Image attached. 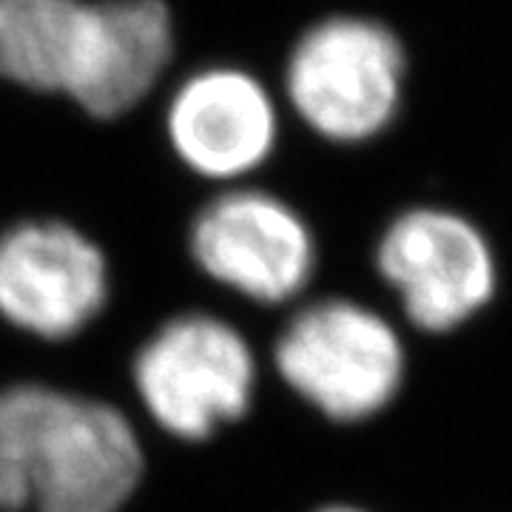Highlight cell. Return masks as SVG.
I'll return each mask as SVG.
<instances>
[{"instance_id":"cell-1","label":"cell","mask_w":512,"mask_h":512,"mask_svg":"<svg viewBox=\"0 0 512 512\" xmlns=\"http://www.w3.org/2000/svg\"><path fill=\"white\" fill-rule=\"evenodd\" d=\"M171 55L163 0H0V80L63 94L97 120L146 100Z\"/></svg>"},{"instance_id":"cell-2","label":"cell","mask_w":512,"mask_h":512,"mask_svg":"<svg viewBox=\"0 0 512 512\" xmlns=\"http://www.w3.org/2000/svg\"><path fill=\"white\" fill-rule=\"evenodd\" d=\"M143 476L131 421L46 384L0 390V510L120 512Z\"/></svg>"},{"instance_id":"cell-3","label":"cell","mask_w":512,"mask_h":512,"mask_svg":"<svg viewBox=\"0 0 512 512\" xmlns=\"http://www.w3.org/2000/svg\"><path fill=\"white\" fill-rule=\"evenodd\" d=\"M404 72L402 40L384 23L336 15L296 40L285 66V94L319 137L365 143L393 123Z\"/></svg>"},{"instance_id":"cell-4","label":"cell","mask_w":512,"mask_h":512,"mask_svg":"<svg viewBox=\"0 0 512 512\" xmlns=\"http://www.w3.org/2000/svg\"><path fill=\"white\" fill-rule=\"evenodd\" d=\"M134 384L165 433L202 441L245 416L256 384L248 342L228 322L185 313L165 322L134 359Z\"/></svg>"},{"instance_id":"cell-5","label":"cell","mask_w":512,"mask_h":512,"mask_svg":"<svg viewBox=\"0 0 512 512\" xmlns=\"http://www.w3.org/2000/svg\"><path fill=\"white\" fill-rule=\"evenodd\" d=\"M276 367L305 402L336 421L379 413L402 384L404 353L379 313L348 299H325L282 330Z\"/></svg>"},{"instance_id":"cell-6","label":"cell","mask_w":512,"mask_h":512,"mask_svg":"<svg viewBox=\"0 0 512 512\" xmlns=\"http://www.w3.org/2000/svg\"><path fill=\"white\" fill-rule=\"evenodd\" d=\"M109 299V265L66 222L29 220L0 231V319L46 342L89 328Z\"/></svg>"},{"instance_id":"cell-7","label":"cell","mask_w":512,"mask_h":512,"mask_svg":"<svg viewBox=\"0 0 512 512\" xmlns=\"http://www.w3.org/2000/svg\"><path fill=\"white\" fill-rule=\"evenodd\" d=\"M188 245L202 274L265 305L296 296L316 265L311 228L265 191H228L208 202Z\"/></svg>"},{"instance_id":"cell-8","label":"cell","mask_w":512,"mask_h":512,"mask_svg":"<svg viewBox=\"0 0 512 512\" xmlns=\"http://www.w3.org/2000/svg\"><path fill=\"white\" fill-rule=\"evenodd\" d=\"M379 271L424 330H453L490 302L495 262L473 222L441 208L407 211L384 231Z\"/></svg>"},{"instance_id":"cell-9","label":"cell","mask_w":512,"mask_h":512,"mask_svg":"<svg viewBox=\"0 0 512 512\" xmlns=\"http://www.w3.org/2000/svg\"><path fill=\"white\" fill-rule=\"evenodd\" d=\"M165 131L185 168L205 180H239L265 163L276 146L274 97L251 72L211 66L171 94Z\"/></svg>"},{"instance_id":"cell-10","label":"cell","mask_w":512,"mask_h":512,"mask_svg":"<svg viewBox=\"0 0 512 512\" xmlns=\"http://www.w3.org/2000/svg\"><path fill=\"white\" fill-rule=\"evenodd\" d=\"M319 512H365V510H356V507H325V510Z\"/></svg>"}]
</instances>
